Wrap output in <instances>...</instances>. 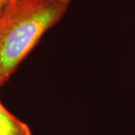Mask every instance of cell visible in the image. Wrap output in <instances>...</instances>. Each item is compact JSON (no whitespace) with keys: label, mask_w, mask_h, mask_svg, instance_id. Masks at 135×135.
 <instances>
[{"label":"cell","mask_w":135,"mask_h":135,"mask_svg":"<svg viewBox=\"0 0 135 135\" xmlns=\"http://www.w3.org/2000/svg\"><path fill=\"white\" fill-rule=\"evenodd\" d=\"M8 0H0V11L2 10V8L4 6V4H6Z\"/></svg>","instance_id":"obj_3"},{"label":"cell","mask_w":135,"mask_h":135,"mask_svg":"<svg viewBox=\"0 0 135 135\" xmlns=\"http://www.w3.org/2000/svg\"><path fill=\"white\" fill-rule=\"evenodd\" d=\"M69 5L58 0H8L0 11L1 87Z\"/></svg>","instance_id":"obj_1"},{"label":"cell","mask_w":135,"mask_h":135,"mask_svg":"<svg viewBox=\"0 0 135 135\" xmlns=\"http://www.w3.org/2000/svg\"><path fill=\"white\" fill-rule=\"evenodd\" d=\"M0 135H33L27 124L10 112L0 101Z\"/></svg>","instance_id":"obj_2"},{"label":"cell","mask_w":135,"mask_h":135,"mask_svg":"<svg viewBox=\"0 0 135 135\" xmlns=\"http://www.w3.org/2000/svg\"><path fill=\"white\" fill-rule=\"evenodd\" d=\"M0 87H1V86H0Z\"/></svg>","instance_id":"obj_5"},{"label":"cell","mask_w":135,"mask_h":135,"mask_svg":"<svg viewBox=\"0 0 135 135\" xmlns=\"http://www.w3.org/2000/svg\"><path fill=\"white\" fill-rule=\"evenodd\" d=\"M58 1L65 2V3H68V4H71V2L73 1V0H58Z\"/></svg>","instance_id":"obj_4"}]
</instances>
